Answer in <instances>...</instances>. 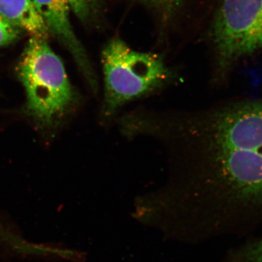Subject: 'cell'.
I'll list each match as a JSON object with an SVG mask.
<instances>
[{
    "mask_svg": "<svg viewBox=\"0 0 262 262\" xmlns=\"http://www.w3.org/2000/svg\"><path fill=\"white\" fill-rule=\"evenodd\" d=\"M128 140L163 151L165 176L134 198L140 225L163 239L198 244L262 208V101L193 110L139 107L122 122Z\"/></svg>",
    "mask_w": 262,
    "mask_h": 262,
    "instance_id": "obj_1",
    "label": "cell"
},
{
    "mask_svg": "<svg viewBox=\"0 0 262 262\" xmlns=\"http://www.w3.org/2000/svg\"><path fill=\"white\" fill-rule=\"evenodd\" d=\"M104 94L101 117L111 121L124 105L168 86L173 72L163 58L136 51L120 38H113L101 53Z\"/></svg>",
    "mask_w": 262,
    "mask_h": 262,
    "instance_id": "obj_2",
    "label": "cell"
},
{
    "mask_svg": "<svg viewBox=\"0 0 262 262\" xmlns=\"http://www.w3.org/2000/svg\"><path fill=\"white\" fill-rule=\"evenodd\" d=\"M17 72L27 95V113L42 126L53 125L77 103L63 62L47 39L31 37Z\"/></svg>",
    "mask_w": 262,
    "mask_h": 262,
    "instance_id": "obj_3",
    "label": "cell"
},
{
    "mask_svg": "<svg viewBox=\"0 0 262 262\" xmlns=\"http://www.w3.org/2000/svg\"><path fill=\"white\" fill-rule=\"evenodd\" d=\"M222 67L262 49V0H222L213 24Z\"/></svg>",
    "mask_w": 262,
    "mask_h": 262,
    "instance_id": "obj_4",
    "label": "cell"
},
{
    "mask_svg": "<svg viewBox=\"0 0 262 262\" xmlns=\"http://www.w3.org/2000/svg\"><path fill=\"white\" fill-rule=\"evenodd\" d=\"M49 32L56 35L75 56L94 94H98V81L89 58L76 37L70 20V8L67 0H32Z\"/></svg>",
    "mask_w": 262,
    "mask_h": 262,
    "instance_id": "obj_5",
    "label": "cell"
},
{
    "mask_svg": "<svg viewBox=\"0 0 262 262\" xmlns=\"http://www.w3.org/2000/svg\"><path fill=\"white\" fill-rule=\"evenodd\" d=\"M0 13L32 37L47 39L49 31L32 0H0Z\"/></svg>",
    "mask_w": 262,
    "mask_h": 262,
    "instance_id": "obj_6",
    "label": "cell"
},
{
    "mask_svg": "<svg viewBox=\"0 0 262 262\" xmlns=\"http://www.w3.org/2000/svg\"><path fill=\"white\" fill-rule=\"evenodd\" d=\"M53 252L51 245L29 241L0 220V256L21 259L47 260Z\"/></svg>",
    "mask_w": 262,
    "mask_h": 262,
    "instance_id": "obj_7",
    "label": "cell"
},
{
    "mask_svg": "<svg viewBox=\"0 0 262 262\" xmlns=\"http://www.w3.org/2000/svg\"><path fill=\"white\" fill-rule=\"evenodd\" d=\"M227 262H262V239L232 253Z\"/></svg>",
    "mask_w": 262,
    "mask_h": 262,
    "instance_id": "obj_8",
    "label": "cell"
},
{
    "mask_svg": "<svg viewBox=\"0 0 262 262\" xmlns=\"http://www.w3.org/2000/svg\"><path fill=\"white\" fill-rule=\"evenodd\" d=\"M20 33V29L0 13V47L14 42Z\"/></svg>",
    "mask_w": 262,
    "mask_h": 262,
    "instance_id": "obj_9",
    "label": "cell"
},
{
    "mask_svg": "<svg viewBox=\"0 0 262 262\" xmlns=\"http://www.w3.org/2000/svg\"><path fill=\"white\" fill-rule=\"evenodd\" d=\"M70 10H73L79 18L85 19L96 8L97 0H67Z\"/></svg>",
    "mask_w": 262,
    "mask_h": 262,
    "instance_id": "obj_10",
    "label": "cell"
},
{
    "mask_svg": "<svg viewBox=\"0 0 262 262\" xmlns=\"http://www.w3.org/2000/svg\"><path fill=\"white\" fill-rule=\"evenodd\" d=\"M144 1L160 9L170 10L179 7L183 0H144Z\"/></svg>",
    "mask_w": 262,
    "mask_h": 262,
    "instance_id": "obj_11",
    "label": "cell"
},
{
    "mask_svg": "<svg viewBox=\"0 0 262 262\" xmlns=\"http://www.w3.org/2000/svg\"><path fill=\"white\" fill-rule=\"evenodd\" d=\"M0 262H1V261H0Z\"/></svg>",
    "mask_w": 262,
    "mask_h": 262,
    "instance_id": "obj_12",
    "label": "cell"
}]
</instances>
